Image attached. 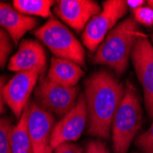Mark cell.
<instances>
[{"label": "cell", "instance_id": "1", "mask_svg": "<svg viewBox=\"0 0 153 153\" xmlns=\"http://www.w3.org/2000/svg\"><path fill=\"white\" fill-rule=\"evenodd\" d=\"M126 86L107 70L92 74L85 83L88 128L91 136L107 140L112 122L123 99Z\"/></svg>", "mask_w": 153, "mask_h": 153}, {"label": "cell", "instance_id": "2", "mask_svg": "<svg viewBox=\"0 0 153 153\" xmlns=\"http://www.w3.org/2000/svg\"><path fill=\"white\" fill-rule=\"evenodd\" d=\"M143 35L133 18L126 19L109 31L95 51L93 62L109 66L117 75L123 74L137 39Z\"/></svg>", "mask_w": 153, "mask_h": 153}, {"label": "cell", "instance_id": "3", "mask_svg": "<svg viewBox=\"0 0 153 153\" xmlns=\"http://www.w3.org/2000/svg\"><path fill=\"white\" fill-rule=\"evenodd\" d=\"M142 109L135 87L128 83L123 99L112 122V140L115 153H128L135 136L141 128Z\"/></svg>", "mask_w": 153, "mask_h": 153}, {"label": "cell", "instance_id": "4", "mask_svg": "<svg viewBox=\"0 0 153 153\" xmlns=\"http://www.w3.org/2000/svg\"><path fill=\"white\" fill-rule=\"evenodd\" d=\"M34 36L52 52L54 57L72 61L85 67V53L73 32L56 18L48 21L33 32Z\"/></svg>", "mask_w": 153, "mask_h": 153}, {"label": "cell", "instance_id": "5", "mask_svg": "<svg viewBox=\"0 0 153 153\" xmlns=\"http://www.w3.org/2000/svg\"><path fill=\"white\" fill-rule=\"evenodd\" d=\"M78 94L77 86H63L47 77H40L34 92V101L48 113L62 118L75 105Z\"/></svg>", "mask_w": 153, "mask_h": 153}, {"label": "cell", "instance_id": "6", "mask_svg": "<svg viewBox=\"0 0 153 153\" xmlns=\"http://www.w3.org/2000/svg\"><path fill=\"white\" fill-rule=\"evenodd\" d=\"M128 12V5L122 0H107L103 3L99 14L92 18L82 35L85 46L90 51H95L117 21Z\"/></svg>", "mask_w": 153, "mask_h": 153}, {"label": "cell", "instance_id": "7", "mask_svg": "<svg viewBox=\"0 0 153 153\" xmlns=\"http://www.w3.org/2000/svg\"><path fill=\"white\" fill-rule=\"evenodd\" d=\"M130 58L143 88L147 112L153 119V47L145 34L137 39Z\"/></svg>", "mask_w": 153, "mask_h": 153}, {"label": "cell", "instance_id": "8", "mask_svg": "<svg viewBox=\"0 0 153 153\" xmlns=\"http://www.w3.org/2000/svg\"><path fill=\"white\" fill-rule=\"evenodd\" d=\"M87 119L86 100L85 94H82L74 108L54 124L51 137V145L53 150L62 144L78 140L86 126Z\"/></svg>", "mask_w": 153, "mask_h": 153}, {"label": "cell", "instance_id": "9", "mask_svg": "<svg viewBox=\"0 0 153 153\" xmlns=\"http://www.w3.org/2000/svg\"><path fill=\"white\" fill-rule=\"evenodd\" d=\"M39 74L36 72H20L12 77L3 88V99L15 117L19 119L29 105L30 97L34 90Z\"/></svg>", "mask_w": 153, "mask_h": 153}, {"label": "cell", "instance_id": "10", "mask_svg": "<svg viewBox=\"0 0 153 153\" xmlns=\"http://www.w3.org/2000/svg\"><path fill=\"white\" fill-rule=\"evenodd\" d=\"M27 112V130L33 147V153H54L51 145L54 117L30 101Z\"/></svg>", "mask_w": 153, "mask_h": 153}, {"label": "cell", "instance_id": "11", "mask_svg": "<svg viewBox=\"0 0 153 153\" xmlns=\"http://www.w3.org/2000/svg\"><path fill=\"white\" fill-rule=\"evenodd\" d=\"M53 10L62 22L75 31L82 32L102 9L98 3L92 0H60L55 2Z\"/></svg>", "mask_w": 153, "mask_h": 153}, {"label": "cell", "instance_id": "12", "mask_svg": "<svg viewBox=\"0 0 153 153\" xmlns=\"http://www.w3.org/2000/svg\"><path fill=\"white\" fill-rule=\"evenodd\" d=\"M47 57L44 48L38 40L27 39L21 41L18 51L10 58L7 68L11 72H36L40 77L45 73Z\"/></svg>", "mask_w": 153, "mask_h": 153}, {"label": "cell", "instance_id": "13", "mask_svg": "<svg viewBox=\"0 0 153 153\" xmlns=\"http://www.w3.org/2000/svg\"><path fill=\"white\" fill-rule=\"evenodd\" d=\"M38 23L35 18L23 15L9 4L0 2V27L9 34L15 45L27 31L34 30Z\"/></svg>", "mask_w": 153, "mask_h": 153}, {"label": "cell", "instance_id": "14", "mask_svg": "<svg viewBox=\"0 0 153 153\" xmlns=\"http://www.w3.org/2000/svg\"><path fill=\"white\" fill-rule=\"evenodd\" d=\"M82 67L69 60L52 57L48 75L49 80L63 86L74 87L83 75Z\"/></svg>", "mask_w": 153, "mask_h": 153}, {"label": "cell", "instance_id": "15", "mask_svg": "<svg viewBox=\"0 0 153 153\" xmlns=\"http://www.w3.org/2000/svg\"><path fill=\"white\" fill-rule=\"evenodd\" d=\"M27 112L29 107L27 105L18 124L13 128L11 135L12 153H33V147L27 130Z\"/></svg>", "mask_w": 153, "mask_h": 153}, {"label": "cell", "instance_id": "16", "mask_svg": "<svg viewBox=\"0 0 153 153\" xmlns=\"http://www.w3.org/2000/svg\"><path fill=\"white\" fill-rule=\"evenodd\" d=\"M55 4L50 0H15L13 7L26 16H38L41 18H51V8Z\"/></svg>", "mask_w": 153, "mask_h": 153}, {"label": "cell", "instance_id": "17", "mask_svg": "<svg viewBox=\"0 0 153 153\" xmlns=\"http://www.w3.org/2000/svg\"><path fill=\"white\" fill-rule=\"evenodd\" d=\"M14 126L7 117H0V153H12L11 135Z\"/></svg>", "mask_w": 153, "mask_h": 153}, {"label": "cell", "instance_id": "18", "mask_svg": "<svg viewBox=\"0 0 153 153\" xmlns=\"http://www.w3.org/2000/svg\"><path fill=\"white\" fill-rule=\"evenodd\" d=\"M12 39L9 34L0 27V68H4L12 51Z\"/></svg>", "mask_w": 153, "mask_h": 153}, {"label": "cell", "instance_id": "19", "mask_svg": "<svg viewBox=\"0 0 153 153\" xmlns=\"http://www.w3.org/2000/svg\"><path fill=\"white\" fill-rule=\"evenodd\" d=\"M135 144L141 153H153V122L148 130L136 138Z\"/></svg>", "mask_w": 153, "mask_h": 153}, {"label": "cell", "instance_id": "20", "mask_svg": "<svg viewBox=\"0 0 153 153\" xmlns=\"http://www.w3.org/2000/svg\"><path fill=\"white\" fill-rule=\"evenodd\" d=\"M133 11L134 19L137 23L144 25L146 27L153 26V9L149 6H143Z\"/></svg>", "mask_w": 153, "mask_h": 153}, {"label": "cell", "instance_id": "21", "mask_svg": "<svg viewBox=\"0 0 153 153\" xmlns=\"http://www.w3.org/2000/svg\"><path fill=\"white\" fill-rule=\"evenodd\" d=\"M85 153H109L106 145L100 140H91L86 144Z\"/></svg>", "mask_w": 153, "mask_h": 153}, {"label": "cell", "instance_id": "22", "mask_svg": "<svg viewBox=\"0 0 153 153\" xmlns=\"http://www.w3.org/2000/svg\"><path fill=\"white\" fill-rule=\"evenodd\" d=\"M54 153H83V150L80 146L72 142H68L55 148Z\"/></svg>", "mask_w": 153, "mask_h": 153}, {"label": "cell", "instance_id": "23", "mask_svg": "<svg viewBox=\"0 0 153 153\" xmlns=\"http://www.w3.org/2000/svg\"><path fill=\"white\" fill-rule=\"evenodd\" d=\"M6 85V77L0 76V114H2L5 110L4 99H3V88Z\"/></svg>", "mask_w": 153, "mask_h": 153}, {"label": "cell", "instance_id": "24", "mask_svg": "<svg viewBox=\"0 0 153 153\" xmlns=\"http://www.w3.org/2000/svg\"><path fill=\"white\" fill-rule=\"evenodd\" d=\"M126 2H127L128 7H130L132 10H135L137 8L143 7L146 3L143 0H128V1H126Z\"/></svg>", "mask_w": 153, "mask_h": 153}, {"label": "cell", "instance_id": "25", "mask_svg": "<svg viewBox=\"0 0 153 153\" xmlns=\"http://www.w3.org/2000/svg\"><path fill=\"white\" fill-rule=\"evenodd\" d=\"M147 5L153 9V0H149V1H147Z\"/></svg>", "mask_w": 153, "mask_h": 153}, {"label": "cell", "instance_id": "26", "mask_svg": "<svg viewBox=\"0 0 153 153\" xmlns=\"http://www.w3.org/2000/svg\"><path fill=\"white\" fill-rule=\"evenodd\" d=\"M151 40H152V42H153V34L151 35Z\"/></svg>", "mask_w": 153, "mask_h": 153}, {"label": "cell", "instance_id": "27", "mask_svg": "<svg viewBox=\"0 0 153 153\" xmlns=\"http://www.w3.org/2000/svg\"><path fill=\"white\" fill-rule=\"evenodd\" d=\"M133 153H137V152H133Z\"/></svg>", "mask_w": 153, "mask_h": 153}]
</instances>
